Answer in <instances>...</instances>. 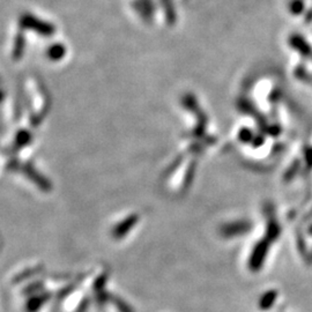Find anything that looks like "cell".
<instances>
[{
    "label": "cell",
    "mask_w": 312,
    "mask_h": 312,
    "mask_svg": "<svg viewBox=\"0 0 312 312\" xmlns=\"http://www.w3.org/2000/svg\"><path fill=\"white\" fill-rule=\"evenodd\" d=\"M267 253V243L266 242H259L253 249L249 260V266L252 270H258L261 267V263L265 260Z\"/></svg>",
    "instance_id": "cell-1"
},
{
    "label": "cell",
    "mask_w": 312,
    "mask_h": 312,
    "mask_svg": "<svg viewBox=\"0 0 312 312\" xmlns=\"http://www.w3.org/2000/svg\"><path fill=\"white\" fill-rule=\"evenodd\" d=\"M249 230H250L249 223H246V222H237V223L224 225L223 229H222V234L224 236H228V237H231V236L235 235L244 234V232Z\"/></svg>",
    "instance_id": "cell-2"
},
{
    "label": "cell",
    "mask_w": 312,
    "mask_h": 312,
    "mask_svg": "<svg viewBox=\"0 0 312 312\" xmlns=\"http://www.w3.org/2000/svg\"><path fill=\"white\" fill-rule=\"evenodd\" d=\"M135 222H137V218L131 217V218H127V220L125 221V222H123V223H120L113 230V236H114V237L120 238V237H123L124 235H126L127 232L130 231V229L132 228V225L135 224Z\"/></svg>",
    "instance_id": "cell-3"
},
{
    "label": "cell",
    "mask_w": 312,
    "mask_h": 312,
    "mask_svg": "<svg viewBox=\"0 0 312 312\" xmlns=\"http://www.w3.org/2000/svg\"><path fill=\"white\" fill-rule=\"evenodd\" d=\"M273 294L274 293H268L267 295H265V296H263L261 300H260V307L263 308V309H266L267 307H268V305L270 304L269 303L270 300H272V298H274Z\"/></svg>",
    "instance_id": "cell-4"
}]
</instances>
